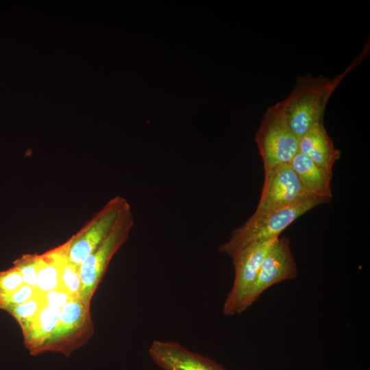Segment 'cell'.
<instances>
[{
  "label": "cell",
  "instance_id": "cell-1",
  "mask_svg": "<svg viewBox=\"0 0 370 370\" xmlns=\"http://www.w3.org/2000/svg\"><path fill=\"white\" fill-rule=\"evenodd\" d=\"M352 66L353 62L333 79L310 75L297 78L290 95L280 103L288 125L298 138L313 125L323 122L330 97Z\"/></svg>",
  "mask_w": 370,
  "mask_h": 370
},
{
  "label": "cell",
  "instance_id": "cell-2",
  "mask_svg": "<svg viewBox=\"0 0 370 370\" xmlns=\"http://www.w3.org/2000/svg\"><path fill=\"white\" fill-rule=\"evenodd\" d=\"M327 202L324 199L308 195L277 210L254 213L243 225L233 231L230 238L219 246V251L230 256L251 244L280 237L281 232L300 216Z\"/></svg>",
  "mask_w": 370,
  "mask_h": 370
},
{
  "label": "cell",
  "instance_id": "cell-3",
  "mask_svg": "<svg viewBox=\"0 0 370 370\" xmlns=\"http://www.w3.org/2000/svg\"><path fill=\"white\" fill-rule=\"evenodd\" d=\"M255 139L264 170L288 164L298 153L299 138L288 125L280 102L267 108Z\"/></svg>",
  "mask_w": 370,
  "mask_h": 370
},
{
  "label": "cell",
  "instance_id": "cell-4",
  "mask_svg": "<svg viewBox=\"0 0 370 370\" xmlns=\"http://www.w3.org/2000/svg\"><path fill=\"white\" fill-rule=\"evenodd\" d=\"M134 225L130 206L122 213L104 241L79 264L80 301L89 308L90 300L112 256L127 240Z\"/></svg>",
  "mask_w": 370,
  "mask_h": 370
},
{
  "label": "cell",
  "instance_id": "cell-5",
  "mask_svg": "<svg viewBox=\"0 0 370 370\" xmlns=\"http://www.w3.org/2000/svg\"><path fill=\"white\" fill-rule=\"evenodd\" d=\"M298 274L290 241L278 237L264 258L256 277L246 293L240 308V314L247 310L271 286L295 279Z\"/></svg>",
  "mask_w": 370,
  "mask_h": 370
},
{
  "label": "cell",
  "instance_id": "cell-6",
  "mask_svg": "<svg viewBox=\"0 0 370 370\" xmlns=\"http://www.w3.org/2000/svg\"><path fill=\"white\" fill-rule=\"evenodd\" d=\"M127 200L116 196L110 199L76 234L70 238L69 260L79 267L108 236L124 210Z\"/></svg>",
  "mask_w": 370,
  "mask_h": 370
},
{
  "label": "cell",
  "instance_id": "cell-7",
  "mask_svg": "<svg viewBox=\"0 0 370 370\" xmlns=\"http://www.w3.org/2000/svg\"><path fill=\"white\" fill-rule=\"evenodd\" d=\"M277 238L251 244L230 256L234 278L223 305L222 311L225 315L240 314L243 300L254 282L264 258Z\"/></svg>",
  "mask_w": 370,
  "mask_h": 370
},
{
  "label": "cell",
  "instance_id": "cell-8",
  "mask_svg": "<svg viewBox=\"0 0 370 370\" xmlns=\"http://www.w3.org/2000/svg\"><path fill=\"white\" fill-rule=\"evenodd\" d=\"M264 171V184L254 213L277 210L310 195L304 191L289 163Z\"/></svg>",
  "mask_w": 370,
  "mask_h": 370
},
{
  "label": "cell",
  "instance_id": "cell-9",
  "mask_svg": "<svg viewBox=\"0 0 370 370\" xmlns=\"http://www.w3.org/2000/svg\"><path fill=\"white\" fill-rule=\"evenodd\" d=\"M149 353L153 361L163 370H225L215 361L175 342L153 341Z\"/></svg>",
  "mask_w": 370,
  "mask_h": 370
},
{
  "label": "cell",
  "instance_id": "cell-10",
  "mask_svg": "<svg viewBox=\"0 0 370 370\" xmlns=\"http://www.w3.org/2000/svg\"><path fill=\"white\" fill-rule=\"evenodd\" d=\"M298 152L330 173L341 158V151L335 148L323 122L313 125L299 138Z\"/></svg>",
  "mask_w": 370,
  "mask_h": 370
},
{
  "label": "cell",
  "instance_id": "cell-11",
  "mask_svg": "<svg viewBox=\"0 0 370 370\" xmlns=\"http://www.w3.org/2000/svg\"><path fill=\"white\" fill-rule=\"evenodd\" d=\"M289 164L307 194L328 201L332 199V173L320 167L299 152L293 157Z\"/></svg>",
  "mask_w": 370,
  "mask_h": 370
},
{
  "label": "cell",
  "instance_id": "cell-12",
  "mask_svg": "<svg viewBox=\"0 0 370 370\" xmlns=\"http://www.w3.org/2000/svg\"><path fill=\"white\" fill-rule=\"evenodd\" d=\"M60 319L56 328L49 339L45 350H62V344L74 336L88 317L89 308L78 298H73L60 308Z\"/></svg>",
  "mask_w": 370,
  "mask_h": 370
},
{
  "label": "cell",
  "instance_id": "cell-13",
  "mask_svg": "<svg viewBox=\"0 0 370 370\" xmlns=\"http://www.w3.org/2000/svg\"><path fill=\"white\" fill-rule=\"evenodd\" d=\"M60 308L44 304L41 306L24 336L26 345L32 354L45 350V347L56 328L60 319Z\"/></svg>",
  "mask_w": 370,
  "mask_h": 370
},
{
  "label": "cell",
  "instance_id": "cell-14",
  "mask_svg": "<svg viewBox=\"0 0 370 370\" xmlns=\"http://www.w3.org/2000/svg\"><path fill=\"white\" fill-rule=\"evenodd\" d=\"M71 239L58 247L51 250L56 261L60 276V284L73 298H79L82 284L79 267L73 264L68 258Z\"/></svg>",
  "mask_w": 370,
  "mask_h": 370
},
{
  "label": "cell",
  "instance_id": "cell-15",
  "mask_svg": "<svg viewBox=\"0 0 370 370\" xmlns=\"http://www.w3.org/2000/svg\"><path fill=\"white\" fill-rule=\"evenodd\" d=\"M59 286L60 284L58 267L51 251L38 255L36 285L37 291L42 295Z\"/></svg>",
  "mask_w": 370,
  "mask_h": 370
},
{
  "label": "cell",
  "instance_id": "cell-16",
  "mask_svg": "<svg viewBox=\"0 0 370 370\" xmlns=\"http://www.w3.org/2000/svg\"><path fill=\"white\" fill-rule=\"evenodd\" d=\"M43 304L42 296L38 294L21 304L8 308L6 311L16 319L25 336L28 332L33 320Z\"/></svg>",
  "mask_w": 370,
  "mask_h": 370
},
{
  "label": "cell",
  "instance_id": "cell-17",
  "mask_svg": "<svg viewBox=\"0 0 370 370\" xmlns=\"http://www.w3.org/2000/svg\"><path fill=\"white\" fill-rule=\"evenodd\" d=\"M38 294L40 293L36 288L25 284L14 291H0V308L6 310L27 301Z\"/></svg>",
  "mask_w": 370,
  "mask_h": 370
},
{
  "label": "cell",
  "instance_id": "cell-18",
  "mask_svg": "<svg viewBox=\"0 0 370 370\" xmlns=\"http://www.w3.org/2000/svg\"><path fill=\"white\" fill-rule=\"evenodd\" d=\"M38 255L26 254L17 258L13 264L20 273L25 284L36 288Z\"/></svg>",
  "mask_w": 370,
  "mask_h": 370
},
{
  "label": "cell",
  "instance_id": "cell-19",
  "mask_svg": "<svg viewBox=\"0 0 370 370\" xmlns=\"http://www.w3.org/2000/svg\"><path fill=\"white\" fill-rule=\"evenodd\" d=\"M24 284L18 271L14 266L9 269L0 271V291H14Z\"/></svg>",
  "mask_w": 370,
  "mask_h": 370
},
{
  "label": "cell",
  "instance_id": "cell-20",
  "mask_svg": "<svg viewBox=\"0 0 370 370\" xmlns=\"http://www.w3.org/2000/svg\"><path fill=\"white\" fill-rule=\"evenodd\" d=\"M45 305L61 308L73 297L62 286L42 295Z\"/></svg>",
  "mask_w": 370,
  "mask_h": 370
}]
</instances>
